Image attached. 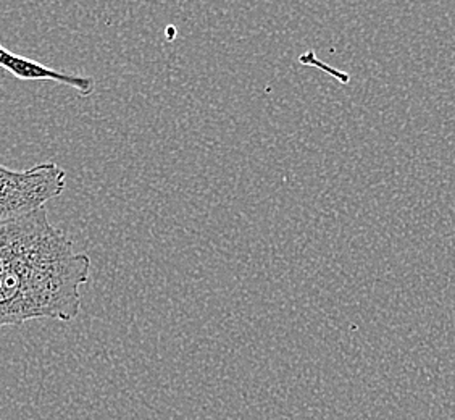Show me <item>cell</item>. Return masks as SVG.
I'll list each match as a JSON object with an SVG mask.
<instances>
[{
    "label": "cell",
    "instance_id": "cell-1",
    "mask_svg": "<svg viewBox=\"0 0 455 420\" xmlns=\"http://www.w3.org/2000/svg\"><path fill=\"white\" fill-rule=\"evenodd\" d=\"M91 259L55 227L45 207L0 223V330L75 320Z\"/></svg>",
    "mask_w": 455,
    "mask_h": 420
},
{
    "label": "cell",
    "instance_id": "cell-2",
    "mask_svg": "<svg viewBox=\"0 0 455 420\" xmlns=\"http://www.w3.org/2000/svg\"><path fill=\"white\" fill-rule=\"evenodd\" d=\"M67 188V172L55 162H43L27 170L0 164V223L45 207Z\"/></svg>",
    "mask_w": 455,
    "mask_h": 420
},
{
    "label": "cell",
    "instance_id": "cell-3",
    "mask_svg": "<svg viewBox=\"0 0 455 420\" xmlns=\"http://www.w3.org/2000/svg\"><path fill=\"white\" fill-rule=\"evenodd\" d=\"M0 70L9 71L12 77L23 81H55L59 85L78 91L83 97H89L96 91V79L91 77H79L67 71L53 70L39 61L10 52L9 49L2 44H0Z\"/></svg>",
    "mask_w": 455,
    "mask_h": 420
},
{
    "label": "cell",
    "instance_id": "cell-4",
    "mask_svg": "<svg viewBox=\"0 0 455 420\" xmlns=\"http://www.w3.org/2000/svg\"><path fill=\"white\" fill-rule=\"evenodd\" d=\"M2 79H4V73L0 70V91H2Z\"/></svg>",
    "mask_w": 455,
    "mask_h": 420
}]
</instances>
